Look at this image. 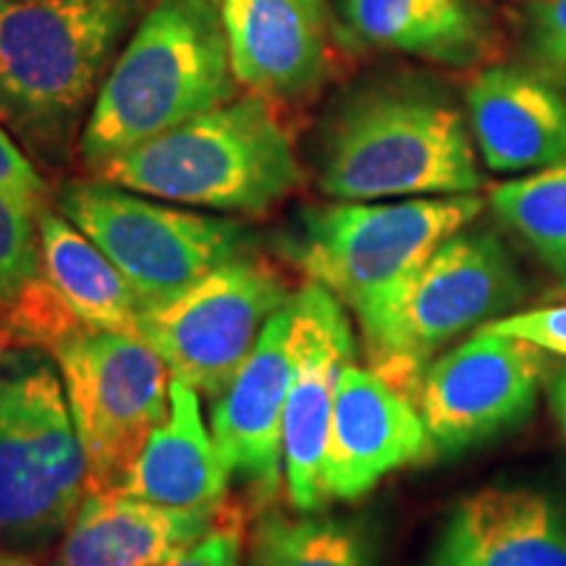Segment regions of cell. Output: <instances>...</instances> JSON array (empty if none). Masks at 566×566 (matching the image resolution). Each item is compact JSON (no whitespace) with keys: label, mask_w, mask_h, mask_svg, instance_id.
Listing matches in <instances>:
<instances>
[{"label":"cell","mask_w":566,"mask_h":566,"mask_svg":"<svg viewBox=\"0 0 566 566\" xmlns=\"http://www.w3.org/2000/svg\"><path fill=\"white\" fill-rule=\"evenodd\" d=\"M0 566H40L30 554H21L19 548L0 546Z\"/></svg>","instance_id":"30"},{"label":"cell","mask_w":566,"mask_h":566,"mask_svg":"<svg viewBox=\"0 0 566 566\" xmlns=\"http://www.w3.org/2000/svg\"><path fill=\"white\" fill-rule=\"evenodd\" d=\"M436 454L420 409L407 394L367 367H344L323 457L325 504L363 499L386 475Z\"/></svg>","instance_id":"13"},{"label":"cell","mask_w":566,"mask_h":566,"mask_svg":"<svg viewBox=\"0 0 566 566\" xmlns=\"http://www.w3.org/2000/svg\"><path fill=\"white\" fill-rule=\"evenodd\" d=\"M233 80L252 95L294 103L315 95L331 71L325 0H223Z\"/></svg>","instance_id":"15"},{"label":"cell","mask_w":566,"mask_h":566,"mask_svg":"<svg viewBox=\"0 0 566 566\" xmlns=\"http://www.w3.org/2000/svg\"><path fill=\"white\" fill-rule=\"evenodd\" d=\"M252 566H375V551L359 522L271 506L254 527Z\"/></svg>","instance_id":"22"},{"label":"cell","mask_w":566,"mask_h":566,"mask_svg":"<svg viewBox=\"0 0 566 566\" xmlns=\"http://www.w3.org/2000/svg\"><path fill=\"white\" fill-rule=\"evenodd\" d=\"M226 472L212 433L202 422L200 391L171 375V407L155 424L118 491L176 512H218L229 501Z\"/></svg>","instance_id":"19"},{"label":"cell","mask_w":566,"mask_h":566,"mask_svg":"<svg viewBox=\"0 0 566 566\" xmlns=\"http://www.w3.org/2000/svg\"><path fill=\"white\" fill-rule=\"evenodd\" d=\"M548 399H551V407H554V412L558 417V424H562V430L566 436V367H564V370H558L554 375V380H551Z\"/></svg>","instance_id":"29"},{"label":"cell","mask_w":566,"mask_h":566,"mask_svg":"<svg viewBox=\"0 0 566 566\" xmlns=\"http://www.w3.org/2000/svg\"><path fill=\"white\" fill-rule=\"evenodd\" d=\"M317 184L331 200L478 195L472 129L436 84L384 80L357 87L325 122Z\"/></svg>","instance_id":"1"},{"label":"cell","mask_w":566,"mask_h":566,"mask_svg":"<svg viewBox=\"0 0 566 566\" xmlns=\"http://www.w3.org/2000/svg\"><path fill=\"white\" fill-rule=\"evenodd\" d=\"M40 247L45 279L87 328L139 336V296L101 247L59 210L40 216Z\"/></svg>","instance_id":"21"},{"label":"cell","mask_w":566,"mask_h":566,"mask_svg":"<svg viewBox=\"0 0 566 566\" xmlns=\"http://www.w3.org/2000/svg\"><path fill=\"white\" fill-rule=\"evenodd\" d=\"M480 212L478 195L315 205L300 212L286 252L310 281L352 310L370 346L430 254Z\"/></svg>","instance_id":"5"},{"label":"cell","mask_w":566,"mask_h":566,"mask_svg":"<svg viewBox=\"0 0 566 566\" xmlns=\"http://www.w3.org/2000/svg\"><path fill=\"white\" fill-rule=\"evenodd\" d=\"M292 283L258 254L229 260L160 307L145 310L139 336L166 359L174 378L218 399L279 310Z\"/></svg>","instance_id":"10"},{"label":"cell","mask_w":566,"mask_h":566,"mask_svg":"<svg viewBox=\"0 0 566 566\" xmlns=\"http://www.w3.org/2000/svg\"><path fill=\"white\" fill-rule=\"evenodd\" d=\"M493 212L566 286V160L491 192Z\"/></svg>","instance_id":"23"},{"label":"cell","mask_w":566,"mask_h":566,"mask_svg":"<svg viewBox=\"0 0 566 566\" xmlns=\"http://www.w3.org/2000/svg\"><path fill=\"white\" fill-rule=\"evenodd\" d=\"M480 328L522 338V342L541 346L543 352L566 357V304L535 307L525 310V313H509L504 317H495V321L480 325Z\"/></svg>","instance_id":"28"},{"label":"cell","mask_w":566,"mask_h":566,"mask_svg":"<svg viewBox=\"0 0 566 566\" xmlns=\"http://www.w3.org/2000/svg\"><path fill=\"white\" fill-rule=\"evenodd\" d=\"M42 271L40 216L0 192V313L38 283Z\"/></svg>","instance_id":"24"},{"label":"cell","mask_w":566,"mask_h":566,"mask_svg":"<svg viewBox=\"0 0 566 566\" xmlns=\"http://www.w3.org/2000/svg\"><path fill=\"white\" fill-rule=\"evenodd\" d=\"M354 38L375 51L472 66L488 51V24L470 0H342Z\"/></svg>","instance_id":"20"},{"label":"cell","mask_w":566,"mask_h":566,"mask_svg":"<svg viewBox=\"0 0 566 566\" xmlns=\"http://www.w3.org/2000/svg\"><path fill=\"white\" fill-rule=\"evenodd\" d=\"M212 3H218V6H221V3H223V0H212Z\"/></svg>","instance_id":"31"},{"label":"cell","mask_w":566,"mask_h":566,"mask_svg":"<svg viewBox=\"0 0 566 566\" xmlns=\"http://www.w3.org/2000/svg\"><path fill=\"white\" fill-rule=\"evenodd\" d=\"M551 354L522 338L478 328L422 373L415 405L438 454H459L535 412Z\"/></svg>","instance_id":"11"},{"label":"cell","mask_w":566,"mask_h":566,"mask_svg":"<svg viewBox=\"0 0 566 566\" xmlns=\"http://www.w3.org/2000/svg\"><path fill=\"white\" fill-rule=\"evenodd\" d=\"M87 493V457L59 367L42 354L0 363V546L42 548Z\"/></svg>","instance_id":"6"},{"label":"cell","mask_w":566,"mask_h":566,"mask_svg":"<svg viewBox=\"0 0 566 566\" xmlns=\"http://www.w3.org/2000/svg\"><path fill=\"white\" fill-rule=\"evenodd\" d=\"M0 192L27 205L38 216L48 210V200H51V189L42 179L40 168L34 166L30 155L21 150V145L11 137L3 122H0Z\"/></svg>","instance_id":"27"},{"label":"cell","mask_w":566,"mask_h":566,"mask_svg":"<svg viewBox=\"0 0 566 566\" xmlns=\"http://www.w3.org/2000/svg\"><path fill=\"white\" fill-rule=\"evenodd\" d=\"M430 566H566V501L525 485H491L457 504Z\"/></svg>","instance_id":"16"},{"label":"cell","mask_w":566,"mask_h":566,"mask_svg":"<svg viewBox=\"0 0 566 566\" xmlns=\"http://www.w3.org/2000/svg\"><path fill=\"white\" fill-rule=\"evenodd\" d=\"M294 373L283 409V485L296 514L323 512V457L336 388L354 363V331L346 307L310 281L292 296Z\"/></svg>","instance_id":"12"},{"label":"cell","mask_w":566,"mask_h":566,"mask_svg":"<svg viewBox=\"0 0 566 566\" xmlns=\"http://www.w3.org/2000/svg\"><path fill=\"white\" fill-rule=\"evenodd\" d=\"M244 543L247 514L242 506L229 499L208 533L160 566H242Z\"/></svg>","instance_id":"25"},{"label":"cell","mask_w":566,"mask_h":566,"mask_svg":"<svg viewBox=\"0 0 566 566\" xmlns=\"http://www.w3.org/2000/svg\"><path fill=\"white\" fill-rule=\"evenodd\" d=\"M525 45L537 69L566 84V0H535L525 17Z\"/></svg>","instance_id":"26"},{"label":"cell","mask_w":566,"mask_h":566,"mask_svg":"<svg viewBox=\"0 0 566 566\" xmlns=\"http://www.w3.org/2000/svg\"><path fill=\"white\" fill-rule=\"evenodd\" d=\"M95 174L153 200L244 216H263L304 184L294 134L260 95L200 113Z\"/></svg>","instance_id":"4"},{"label":"cell","mask_w":566,"mask_h":566,"mask_svg":"<svg viewBox=\"0 0 566 566\" xmlns=\"http://www.w3.org/2000/svg\"><path fill=\"white\" fill-rule=\"evenodd\" d=\"M55 208L101 247L145 310L176 300L254 244L242 221L168 208L103 179L63 184Z\"/></svg>","instance_id":"7"},{"label":"cell","mask_w":566,"mask_h":566,"mask_svg":"<svg viewBox=\"0 0 566 566\" xmlns=\"http://www.w3.org/2000/svg\"><path fill=\"white\" fill-rule=\"evenodd\" d=\"M233 92L221 6L158 0L105 74L76 153L97 171L142 142L233 101Z\"/></svg>","instance_id":"3"},{"label":"cell","mask_w":566,"mask_h":566,"mask_svg":"<svg viewBox=\"0 0 566 566\" xmlns=\"http://www.w3.org/2000/svg\"><path fill=\"white\" fill-rule=\"evenodd\" d=\"M292 302L279 310L226 391L212 399V441L231 478L271 504L283 485V409L292 386Z\"/></svg>","instance_id":"14"},{"label":"cell","mask_w":566,"mask_h":566,"mask_svg":"<svg viewBox=\"0 0 566 566\" xmlns=\"http://www.w3.org/2000/svg\"><path fill=\"white\" fill-rule=\"evenodd\" d=\"M525 294L512 252L491 231L462 229L430 254L384 334L365 346L370 370L415 401L428 365L454 338L512 313Z\"/></svg>","instance_id":"8"},{"label":"cell","mask_w":566,"mask_h":566,"mask_svg":"<svg viewBox=\"0 0 566 566\" xmlns=\"http://www.w3.org/2000/svg\"><path fill=\"white\" fill-rule=\"evenodd\" d=\"M87 488H116L171 407V370L142 336L84 328L55 346Z\"/></svg>","instance_id":"9"},{"label":"cell","mask_w":566,"mask_h":566,"mask_svg":"<svg viewBox=\"0 0 566 566\" xmlns=\"http://www.w3.org/2000/svg\"><path fill=\"white\" fill-rule=\"evenodd\" d=\"M467 116L495 174H533L566 160V92L535 71H480L467 87Z\"/></svg>","instance_id":"17"},{"label":"cell","mask_w":566,"mask_h":566,"mask_svg":"<svg viewBox=\"0 0 566 566\" xmlns=\"http://www.w3.org/2000/svg\"><path fill=\"white\" fill-rule=\"evenodd\" d=\"M142 0H0V122L55 166L80 137Z\"/></svg>","instance_id":"2"},{"label":"cell","mask_w":566,"mask_h":566,"mask_svg":"<svg viewBox=\"0 0 566 566\" xmlns=\"http://www.w3.org/2000/svg\"><path fill=\"white\" fill-rule=\"evenodd\" d=\"M218 512H176L118 488H87L53 566H160L208 533Z\"/></svg>","instance_id":"18"}]
</instances>
